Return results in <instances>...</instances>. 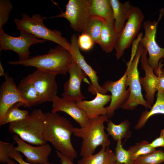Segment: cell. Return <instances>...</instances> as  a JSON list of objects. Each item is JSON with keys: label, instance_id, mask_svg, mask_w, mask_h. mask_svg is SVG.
Returning a JSON list of instances; mask_svg holds the SVG:
<instances>
[{"label": "cell", "instance_id": "1", "mask_svg": "<svg viewBox=\"0 0 164 164\" xmlns=\"http://www.w3.org/2000/svg\"><path fill=\"white\" fill-rule=\"evenodd\" d=\"M45 119L43 133L44 140L50 142L56 151L73 160L77 153L71 142L74 127L66 118L51 112L45 113Z\"/></svg>", "mask_w": 164, "mask_h": 164}, {"label": "cell", "instance_id": "2", "mask_svg": "<svg viewBox=\"0 0 164 164\" xmlns=\"http://www.w3.org/2000/svg\"><path fill=\"white\" fill-rule=\"evenodd\" d=\"M74 61L70 52L60 45L51 49L47 54L32 57L26 60L9 61L8 64L32 66L38 69L66 75Z\"/></svg>", "mask_w": 164, "mask_h": 164}, {"label": "cell", "instance_id": "3", "mask_svg": "<svg viewBox=\"0 0 164 164\" xmlns=\"http://www.w3.org/2000/svg\"><path fill=\"white\" fill-rule=\"evenodd\" d=\"M107 115H101L89 119L83 127H75L73 135L81 138L83 141L80 149V155L87 157L93 154L99 146H109L111 144L108 134L105 131L104 123L109 121Z\"/></svg>", "mask_w": 164, "mask_h": 164}, {"label": "cell", "instance_id": "4", "mask_svg": "<svg viewBox=\"0 0 164 164\" xmlns=\"http://www.w3.org/2000/svg\"><path fill=\"white\" fill-rule=\"evenodd\" d=\"M45 119V113L35 109L26 119L9 123V130L25 142L37 146L43 145L46 143L43 137Z\"/></svg>", "mask_w": 164, "mask_h": 164}, {"label": "cell", "instance_id": "5", "mask_svg": "<svg viewBox=\"0 0 164 164\" xmlns=\"http://www.w3.org/2000/svg\"><path fill=\"white\" fill-rule=\"evenodd\" d=\"M22 16L20 19H14L16 28L19 31L27 32L38 39L55 42L70 52V43L62 36L61 32L57 30L50 29L44 25L43 20L46 17L37 14L30 17L25 13L22 14Z\"/></svg>", "mask_w": 164, "mask_h": 164}, {"label": "cell", "instance_id": "6", "mask_svg": "<svg viewBox=\"0 0 164 164\" xmlns=\"http://www.w3.org/2000/svg\"><path fill=\"white\" fill-rule=\"evenodd\" d=\"M143 48L139 43L135 55H131L127 64L126 86L128 87L129 95L128 99L121 107L124 110H133L139 105L144 106L146 109H150L152 107L143 97L138 68Z\"/></svg>", "mask_w": 164, "mask_h": 164}, {"label": "cell", "instance_id": "7", "mask_svg": "<svg viewBox=\"0 0 164 164\" xmlns=\"http://www.w3.org/2000/svg\"><path fill=\"white\" fill-rule=\"evenodd\" d=\"M48 41L39 39L24 31H20V35L14 37L0 30V50H11L16 53L19 60H26L30 58V47L33 44L43 43Z\"/></svg>", "mask_w": 164, "mask_h": 164}, {"label": "cell", "instance_id": "8", "mask_svg": "<svg viewBox=\"0 0 164 164\" xmlns=\"http://www.w3.org/2000/svg\"><path fill=\"white\" fill-rule=\"evenodd\" d=\"M164 15V9L162 8L157 21L148 20L143 22L145 34L139 42L148 52L149 56L148 63L154 69V71L157 69L160 60L164 56V47H160L155 39L157 26Z\"/></svg>", "mask_w": 164, "mask_h": 164}, {"label": "cell", "instance_id": "9", "mask_svg": "<svg viewBox=\"0 0 164 164\" xmlns=\"http://www.w3.org/2000/svg\"><path fill=\"white\" fill-rule=\"evenodd\" d=\"M91 0H69L64 12L51 18L64 17L68 21L74 31L83 33L91 15L90 9Z\"/></svg>", "mask_w": 164, "mask_h": 164}, {"label": "cell", "instance_id": "10", "mask_svg": "<svg viewBox=\"0 0 164 164\" xmlns=\"http://www.w3.org/2000/svg\"><path fill=\"white\" fill-rule=\"evenodd\" d=\"M144 18L143 14L137 7L133 6L130 16L119 36L114 48L117 59L123 55L125 50L133 42L141 28Z\"/></svg>", "mask_w": 164, "mask_h": 164}, {"label": "cell", "instance_id": "11", "mask_svg": "<svg viewBox=\"0 0 164 164\" xmlns=\"http://www.w3.org/2000/svg\"><path fill=\"white\" fill-rule=\"evenodd\" d=\"M57 74L37 69L26 77L34 86L39 96L41 103L52 101L56 96Z\"/></svg>", "mask_w": 164, "mask_h": 164}, {"label": "cell", "instance_id": "12", "mask_svg": "<svg viewBox=\"0 0 164 164\" xmlns=\"http://www.w3.org/2000/svg\"><path fill=\"white\" fill-rule=\"evenodd\" d=\"M127 73L126 71L123 76L115 81L105 82L102 87L111 93V102L109 105L106 107L107 115L109 118L114 115L115 111L121 106L128 99L129 92L126 86Z\"/></svg>", "mask_w": 164, "mask_h": 164}, {"label": "cell", "instance_id": "13", "mask_svg": "<svg viewBox=\"0 0 164 164\" xmlns=\"http://www.w3.org/2000/svg\"><path fill=\"white\" fill-rule=\"evenodd\" d=\"M4 77L5 80L1 84L0 91V124L7 110L15 104L21 102L25 107L29 108L22 97L13 77L6 73Z\"/></svg>", "mask_w": 164, "mask_h": 164}, {"label": "cell", "instance_id": "14", "mask_svg": "<svg viewBox=\"0 0 164 164\" xmlns=\"http://www.w3.org/2000/svg\"><path fill=\"white\" fill-rule=\"evenodd\" d=\"M13 141L17 144L14 149L22 153L26 162L33 164H45L48 162L52 148L47 143L37 146H32L22 140L16 135L13 136Z\"/></svg>", "mask_w": 164, "mask_h": 164}, {"label": "cell", "instance_id": "15", "mask_svg": "<svg viewBox=\"0 0 164 164\" xmlns=\"http://www.w3.org/2000/svg\"><path fill=\"white\" fill-rule=\"evenodd\" d=\"M78 38L74 34L71 39V53L74 61L89 78L91 85L88 88V91L92 94L96 95L98 92L106 94L108 91L104 89L98 83V77L97 72L85 61L84 57L81 53L78 46Z\"/></svg>", "mask_w": 164, "mask_h": 164}, {"label": "cell", "instance_id": "16", "mask_svg": "<svg viewBox=\"0 0 164 164\" xmlns=\"http://www.w3.org/2000/svg\"><path fill=\"white\" fill-rule=\"evenodd\" d=\"M68 72L69 78L64 84L63 97L75 102L83 100L85 97L81 92L80 85L87 75L74 61L70 67Z\"/></svg>", "mask_w": 164, "mask_h": 164}, {"label": "cell", "instance_id": "17", "mask_svg": "<svg viewBox=\"0 0 164 164\" xmlns=\"http://www.w3.org/2000/svg\"><path fill=\"white\" fill-rule=\"evenodd\" d=\"M147 52L144 47L140 61L142 69L145 72L144 77H140L141 84L145 91L146 101L152 105L154 103L155 94L160 88V79L154 73V69L149 65L147 57Z\"/></svg>", "mask_w": 164, "mask_h": 164}, {"label": "cell", "instance_id": "18", "mask_svg": "<svg viewBox=\"0 0 164 164\" xmlns=\"http://www.w3.org/2000/svg\"><path fill=\"white\" fill-rule=\"evenodd\" d=\"M51 112L57 113L58 111L64 112L71 116L80 127L85 126L87 123L89 118L85 111L78 106L76 102L72 100L55 97L52 101Z\"/></svg>", "mask_w": 164, "mask_h": 164}, {"label": "cell", "instance_id": "19", "mask_svg": "<svg viewBox=\"0 0 164 164\" xmlns=\"http://www.w3.org/2000/svg\"><path fill=\"white\" fill-rule=\"evenodd\" d=\"M110 95L97 92L95 98L91 101L82 100L76 102L77 105L85 112L89 119L101 115H107L104 106L111 100Z\"/></svg>", "mask_w": 164, "mask_h": 164}, {"label": "cell", "instance_id": "20", "mask_svg": "<svg viewBox=\"0 0 164 164\" xmlns=\"http://www.w3.org/2000/svg\"><path fill=\"white\" fill-rule=\"evenodd\" d=\"M114 20L115 31L120 33L129 18L133 6L129 1L122 3L118 0H110Z\"/></svg>", "mask_w": 164, "mask_h": 164}, {"label": "cell", "instance_id": "21", "mask_svg": "<svg viewBox=\"0 0 164 164\" xmlns=\"http://www.w3.org/2000/svg\"><path fill=\"white\" fill-rule=\"evenodd\" d=\"M114 23L104 22L97 43L106 53H111L114 48L120 34L115 29Z\"/></svg>", "mask_w": 164, "mask_h": 164}, {"label": "cell", "instance_id": "22", "mask_svg": "<svg viewBox=\"0 0 164 164\" xmlns=\"http://www.w3.org/2000/svg\"><path fill=\"white\" fill-rule=\"evenodd\" d=\"M90 12L91 15L101 18L105 22H114L110 0H91Z\"/></svg>", "mask_w": 164, "mask_h": 164}, {"label": "cell", "instance_id": "23", "mask_svg": "<svg viewBox=\"0 0 164 164\" xmlns=\"http://www.w3.org/2000/svg\"><path fill=\"white\" fill-rule=\"evenodd\" d=\"M115 153L109 146H102L97 153L83 157L77 164H115Z\"/></svg>", "mask_w": 164, "mask_h": 164}, {"label": "cell", "instance_id": "24", "mask_svg": "<svg viewBox=\"0 0 164 164\" xmlns=\"http://www.w3.org/2000/svg\"><path fill=\"white\" fill-rule=\"evenodd\" d=\"M159 114H164V92L160 91H157L156 101L150 110H146L142 113L134 129L135 130L142 129L150 118Z\"/></svg>", "mask_w": 164, "mask_h": 164}, {"label": "cell", "instance_id": "25", "mask_svg": "<svg viewBox=\"0 0 164 164\" xmlns=\"http://www.w3.org/2000/svg\"><path fill=\"white\" fill-rule=\"evenodd\" d=\"M18 87L22 97L29 108L41 104L36 90L27 77L21 80Z\"/></svg>", "mask_w": 164, "mask_h": 164}, {"label": "cell", "instance_id": "26", "mask_svg": "<svg viewBox=\"0 0 164 164\" xmlns=\"http://www.w3.org/2000/svg\"><path fill=\"white\" fill-rule=\"evenodd\" d=\"M130 122L127 120L122 121L118 125L109 120L106 129L108 135H111L117 142L123 138H128L131 136L132 133L130 130Z\"/></svg>", "mask_w": 164, "mask_h": 164}, {"label": "cell", "instance_id": "27", "mask_svg": "<svg viewBox=\"0 0 164 164\" xmlns=\"http://www.w3.org/2000/svg\"><path fill=\"white\" fill-rule=\"evenodd\" d=\"M22 106L25 107L23 103L18 102L10 107L6 112L0 126L27 118L29 116V112L27 111L20 109L19 107Z\"/></svg>", "mask_w": 164, "mask_h": 164}, {"label": "cell", "instance_id": "28", "mask_svg": "<svg viewBox=\"0 0 164 164\" xmlns=\"http://www.w3.org/2000/svg\"><path fill=\"white\" fill-rule=\"evenodd\" d=\"M105 21L98 17L91 15L83 32L88 34L95 43H97L104 24Z\"/></svg>", "mask_w": 164, "mask_h": 164}, {"label": "cell", "instance_id": "29", "mask_svg": "<svg viewBox=\"0 0 164 164\" xmlns=\"http://www.w3.org/2000/svg\"><path fill=\"white\" fill-rule=\"evenodd\" d=\"M150 142L145 140L136 143L134 145L130 146L127 151L131 159L135 161L139 157L153 152L156 150L152 147Z\"/></svg>", "mask_w": 164, "mask_h": 164}, {"label": "cell", "instance_id": "30", "mask_svg": "<svg viewBox=\"0 0 164 164\" xmlns=\"http://www.w3.org/2000/svg\"><path fill=\"white\" fill-rule=\"evenodd\" d=\"M164 162V152L161 149L139 157L135 164H160Z\"/></svg>", "mask_w": 164, "mask_h": 164}, {"label": "cell", "instance_id": "31", "mask_svg": "<svg viewBox=\"0 0 164 164\" xmlns=\"http://www.w3.org/2000/svg\"><path fill=\"white\" fill-rule=\"evenodd\" d=\"M121 142L122 140L117 142L115 148V164H135V161L131 159L127 150L123 147Z\"/></svg>", "mask_w": 164, "mask_h": 164}, {"label": "cell", "instance_id": "32", "mask_svg": "<svg viewBox=\"0 0 164 164\" xmlns=\"http://www.w3.org/2000/svg\"><path fill=\"white\" fill-rule=\"evenodd\" d=\"M13 8L10 1L8 0H0V30L8 21L10 13Z\"/></svg>", "mask_w": 164, "mask_h": 164}, {"label": "cell", "instance_id": "33", "mask_svg": "<svg viewBox=\"0 0 164 164\" xmlns=\"http://www.w3.org/2000/svg\"><path fill=\"white\" fill-rule=\"evenodd\" d=\"M15 147L12 143L0 141V162L6 164L11 159L10 153Z\"/></svg>", "mask_w": 164, "mask_h": 164}, {"label": "cell", "instance_id": "34", "mask_svg": "<svg viewBox=\"0 0 164 164\" xmlns=\"http://www.w3.org/2000/svg\"><path fill=\"white\" fill-rule=\"evenodd\" d=\"M78 42L79 48L84 51L91 50L95 43L91 37L87 34L84 32L79 36Z\"/></svg>", "mask_w": 164, "mask_h": 164}, {"label": "cell", "instance_id": "35", "mask_svg": "<svg viewBox=\"0 0 164 164\" xmlns=\"http://www.w3.org/2000/svg\"><path fill=\"white\" fill-rule=\"evenodd\" d=\"M161 61H159L158 67L154 72L160 79V89L158 91L164 92V69L162 67L163 65Z\"/></svg>", "mask_w": 164, "mask_h": 164}, {"label": "cell", "instance_id": "36", "mask_svg": "<svg viewBox=\"0 0 164 164\" xmlns=\"http://www.w3.org/2000/svg\"><path fill=\"white\" fill-rule=\"evenodd\" d=\"M10 156L11 158L16 161L19 164H33L25 161L23 158L21 153L14 149H13L10 153ZM45 164H55L48 162Z\"/></svg>", "mask_w": 164, "mask_h": 164}, {"label": "cell", "instance_id": "37", "mask_svg": "<svg viewBox=\"0 0 164 164\" xmlns=\"http://www.w3.org/2000/svg\"><path fill=\"white\" fill-rule=\"evenodd\" d=\"M149 145L155 149L158 147H162L164 148V129L161 131L159 136L150 142Z\"/></svg>", "mask_w": 164, "mask_h": 164}, {"label": "cell", "instance_id": "38", "mask_svg": "<svg viewBox=\"0 0 164 164\" xmlns=\"http://www.w3.org/2000/svg\"><path fill=\"white\" fill-rule=\"evenodd\" d=\"M57 156L60 159L61 164H76L68 156L56 151Z\"/></svg>", "mask_w": 164, "mask_h": 164}, {"label": "cell", "instance_id": "39", "mask_svg": "<svg viewBox=\"0 0 164 164\" xmlns=\"http://www.w3.org/2000/svg\"><path fill=\"white\" fill-rule=\"evenodd\" d=\"M5 73L4 72V70L3 68V67L2 66V65L1 63V62H0V76H4Z\"/></svg>", "mask_w": 164, "mask_h": 164}, {"label": "cell", "instance_id": "40", "mask_svg": "<svg viewBox=\"0 0 164 164\" xmlns=\"http://www.w3.org/2000/svg\"><path fill=\"white\" fill-rule=\"evenodd\" d=\"M6 164H19L16 163L13 160L11 159L8 163Z\"/></svg>", "mask_w": 164, "mask_h": 164}, {"label": "cell", "instance_id": "41", "mask_svg": "<svg viewBox=\"0 0 164 164\" xmlns=\"http://www.w3.org/2000/svg\"><path fill=\"white\" fill-rule=\"evenodd\" d=\"M163 58L164 59V56H163Z\"/></svg>", "mask_w": 164, "mask_h": 164}]
</instances>
